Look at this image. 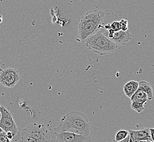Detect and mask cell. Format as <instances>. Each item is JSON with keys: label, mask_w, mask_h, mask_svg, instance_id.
<instances>
[{"label": "cell", "mask_w": 154, "mask_h": 142, "mask_svg": "<svg viewBox=\"0 0 154 142\" xmlns=\"http://www.w3.org/2000/svg\"><path fill=\"white\" fill-rule=\"evenodd\" d=\"M2 20H3V17L2 15H0V24L2 22Z\"/></svg>", "instance_id": "cell-22"}, {"label": "cell", "mask_w": 154, "mask_h": 142, "mask_svg": "<svg viewBox=\"0 0 154 142\" xmlns=\"http://www.w3.org/2000/svg\"><path fill=\"white\" fill-rule=\"evenodd\" d=\"M148 142H151V141H148Z\"/></svg>", "instance_id": "cell-25"}, {"label": "cell", "mask_w": 154, "mask_h": 142, "mask_svg": "<svg viewBox=\"0 0 154 142\" xmlns=\"http://www.w3.org/2000/svg\"><path fill=\"white\" fill-rule=\"evenodd\" d=\"M105 13L100 10H91L86 12L81 19L78 25V35L81 41H85L90 36L103 27Z\"/></svg>", "instance_id": "cell-2"}, {"label": "cell", "mask_w": 154, "mask_h": 142, "mask_svg": "<svg viewBox=\"0 0 154 142\" xmlns=\"http://www.w3.org/2000/svg\"><path fill=\"white\" fill-rule=\"evenodd\" d=\"M108 31H109L108 38L111 39L113 38V35H114V33L115 32V31L114 30H112V29H110L109 30H108Z\"/></svg>", "instance_id": "cell-18"}, {"label": "cell", "mask_w": 154, "mask_h": 142, "mask_svg": "<svg viewBox=\"0 0 154 142\" xmlns=\"http://www.w3.org/2000/svg\"><path fill=\"white\" fill-rule=\"evenodd\" d=\"M149 131H150V136H151V138L153 140V141L154 142V129L153 128H149Z\"/></svg>", "instance_id": "cell-19"}, {"label": "cell", "mask_w": 154, "mask_h": 142, "mask_svg": "<svg viewBox=\"0 0 154 142\" xmlns=\"http://www.w3.org/2000/svg\"><path fill=\"white\" fill-rule=\"evenodd\" d=\"M2 132H3V130H2V129L0 128V133H2Z\"/></svg>", "instance_id": "cell-23"}, {"label": "cell", "mask_w": 154, "mask_h": 142, "mask_svg": "<svg viewBox=\"0 0 154 142\" xmlns=\"http://www.w3.org/2000/svg\"><path fill=\"white\" fill-rule=\"evenodd\" d=\"M129 139H130V134H128V137L125 139H124V140H122L121 141H119V142H116V141L114 140L113 142H128Z\"/></svg>", "instance_id": "cell-20"}, {"label": "cell", "mask_w": 154, "mask_h": 142, "mask_svg": "<svg viewBox=\"0 0 154 142\" xmlns=\"http://www.w3.org/2000/svg\"><path fill=\"white\" fill-rule=\"evenodd\" d=\"M128 134H129L128 131L125 130L119 131L116 134L114 140L116 142L121 141L122 140L125 139Z\"/></svg>", "instance_id": "cell-14"}, {"label": "cell", "mask_w": 154, "mask_h": 142, "mask_svg": "<svg viewBox=\"0 0 154 142\" xmlns=\"http://www.w3.org/2000/svg\"><path fill=\"white\" fill-rule=\"evenodd\" d=\"M144 105H145V103H143L132 102L131 106L132 110H135L136 112L138 113H140L142 112L145 109Z\"/></svg>", "instance_id": "cell-13"}, {"label": "cell", "mask_w": 154, "mask_h": 142, "mask_svg": "<svg viewBox=\"0 0 154 142\" xmlns=\"http://www.w3.org/2000/svg\"><path fill=\"white\" fill-rule=\"evenodd\" d=\"M19 71L15 68H0V83L6 88H13L20 79Z\"/></svg>", "instance_id": "cell-6"}, {"label": "cell", "mask_w": 154, "mask_h": 142, "mask_svg": "<svg viewBox=\"0 0 154 142\" xmlns=\"http://www.w3.org/2000/svg\"><path fill=\"white\" fill-rule=\"evenodd\" d=\"M110 29L114 30L115 32H117L120 30V24L119 22L116 21H114L112 24H110Z\"/></svg>", "instance_id": "cell-17"}, {"label": "cell", "mask_w": 154, "mask_h": 142, "mask_svg": "<svg viewBox=\"0 0 154 142\" xmlns=\"http://www.w3.org/2000/svg\"><path fill=\"white\" fill-rule=\"evenodd\" d=\"M0 142H17L14 140H12L8 138L6 133L5 132H2L0 133Z\"/></svg>", "instance_id": "cell-16"}, {"label": "cell", "mask_w": 154, "mask_h": 142, "mask_svg": "<svg viewBox=\"0 0 154 142\" xmlns=\"http://www.w3.org/2000/svg\"><path fill=\"white\" fill-rule=\"evenodd\" d=\"M138 84H139L138 88L141 89L146 94V95L148 96V99L149 101L151 100L153 98L154 96H153V90L151 84L144 80L140 81V82H138Z\"/></svg>", "instance_id": "cell-12"}, {"label": "cell", "mask_w": 154, "mask_h": 142, "mask_svg": "<svg viewBox=\"0 0 154 142\" xmlns=\"http://www.w3.org/2000/svg\"><path fill=\"white\" fill-rule=\"evenodd\" d=\"M103 28L104 29H106V30H109L110 29V24H106L104 26H103Z\"/></svg>", "instance_id": "cell-21"}, {"label": "cell", "mask_w": 154, "mask_h": 142, "mask_svg": "<svg viewBox=\"0 0 154 142\" xmlns=\"http://www.w3.org/2000/svg\"><path fill=\"white\" fill-rule=\"evenodd\" d=\"M86 47L101 56L116 51L118 45L100 31L90 36L85 40Z\"/></svg>", "instance_id": "cell-3"}, {"label": "cell", "mask_w": 154, "mask_h": 142, "mask_svg": "<svg viewBox=\"0 0 154 142\" xmlns=\"http://www.w3.org/2000/svg\"><path fill=\"white\" fill-rule=\"evenodd\" d=\"M131 35L130 31L128 30L126 31L120 30L115 32L113 35V38L111 39L116 45H124L131 40Z\"/></svg>", "instance_id": "cell-9"}, {"label": "cell", "mask_w": 154, "mask_h": 142, "mask_svg": "<svg viewBox=\"0 0 154 142\" xmlns=\"http://www.w3.org/2000/svg\"><path fill=\"white\" fill-rule=\"evenodd\" d=\"M20 142H51V133L45 125L32 123L21 133Z\"/></svg>", "instance_id": "cell-4"}, {"label": "cell", "mask_w": 154, "mask_h": 142, "mask_svg": "<svg viewBox=\"0 0 154 142\" xmlns=\"http://www.w3.org/2000/svg\"><path fill=\"white\" fill-rule=\"evenodd\" d=\"M0 116H1V113H0Z\"/></svg>", "instance_id": "cell-26"}, {"label": "cell", "mask_w": 154, "mask_h": 142, "mask_svg": "<svg viewBox=\"0 0 154 142\" xmlns=\"http://www.w3.org/2000/svg\"><path fill=\"white\" fill-rule=\"evenodd\" d=\"M64 131L83 136H90L91 126L85 114L79 111L68 113L62 117L59 125L54 128V132Z\"/></svg>", "instance_id": "cell-1"}, {"label": "cell", "mask_w": 154, "mask_h": 142, "mask_svg": "<svg viewBox=\"0 0 154 142\" xmlns=\"http://www.w3.org/2000/svg\"><path fill=\"white\" fill-rule=\"evenodd\" d=\"M130 99L131 102H136L138 103H143L145 104L149 101L146 94L139 88H138L137 90L132 96Z\"/></svg>", "instance_id": "cell-11"}, {"label": "cell", "mask_w": 154, "mask_h": 142, "mask_svg": "<svg viewBox=\"0 0 154 142\" xmlns=\"http://www.w3.org/2000/svg\"><path fill=\"white\" fill-rule=\"evenodd\" d=\"M139 84L136 80H131L125 85L123 90L125 94L128 97L131 98L138 88Z\"/></svg>", "instance_id": "cell-10"}, {"label": "cell", "mask_w": 154, "mask_h": 142, "mask_svg": "<svg viewBox=\"0 0 154 142\" xmlns=\"http://www.w3.org/2000/svg\"><path fill=\"white\" fill-rule=\"evenodd\" d=\"M119 22L120 30L122 31H126L128 30V20L127 19H122Z\"/></svg>", "instance_id": "cell-15"}, {"label": "cell", "mask_w": 154, "mask_h": 142, "mask_svg": "<svg viewBox=\"0 0 154 142\" xmlns=\"http://www.w3.org/2000/svg\"><path fill=\"white\" fill-rule=\"evenodd\" d=\"M138 142H148V140H143V141H140Z\"/></svg>", "instance_id": "cell-24"}, {"label": "cell", "mask_w": 154, "mask_h": 142, "mask_svg": "<svg viewBox=\"0 0 154 142\" xmlns=\"http://www.w3.org/2000/svg\"><path fill=\"white\" fill-rule=\"evenodd\" d=\"M130 139L128 142H138L143 140H148L154 142L151 138L149 128H143L140 130L128 131Z\"/></svg>", "instance_id": "cell-8"}, {"label": "cell", "mask_w": 154, "mask_h": 142, "mask_svg": "<svg viewBox=\"0 0 154 142\" xmlns=\"http://www.w3.org/2000/svg\"><path fill=\"white\" fill-rule=\"evenodd\" d=\"M0 128L5 133L11 132L13 136V140L17 142L21 138V133L13 118L12 113L5 106L0 104Z\"/></svg>", "instance_id": "cell-5"}, {"label": "cell", "mask_w": 154, "mask_h": 142, "mask_svg": "<svg viewBox=\"0 0 154 142\" xmlns=\"http://www.w3.org/2000/svg\"><path fill=\"white\" fill-rule=\"evenodd\" d=\"M56 142H91L90 137L83 136L75 133L60 131L55 132Z\"/></svg>", "instance_id": "cell-7"}]
</instances>
